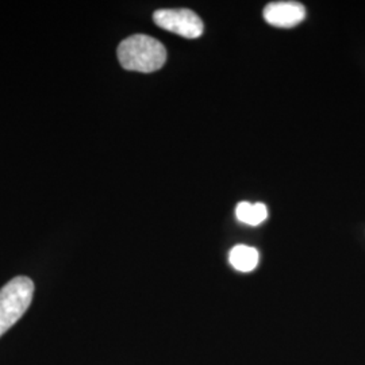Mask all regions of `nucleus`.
Here are the masks:
<instances>
[{
  "mask_svg": "<svg viewBox=\"0 0 365 365\" xmlns=\"http://www.w3.org/2000/svg\"><path fill=\"white\" fill-rule=\"evenodd\" d=\"M229 261L237 271L250 272L257 267L260 261V253L257 249L248 245H235V248L230 250Z\"/></svg>",
  "mask_w": 365,
  "mask_h": 365,
  "instance_id": "nucleus-5",
  "label": "nucleus"
},
{
  "mask_svg": "<svg viewBox=\"0 0 365 365\" xmlns=\"http://www.w3.org/2000/svg\"><path fill=\"white\" fill-rule=\"evenodd\" d=\"M235 217L238 221L247 223L250 226H257L267 220L268 210L262 203H249V202H241L235 207Z\"/></svg>",
  "mask_w": 365,
  "mask_h": 365,
  "instance_id": "nucleus-6",
  "label": "nucleus"
},
{
  "mask_svg": "<svg viewBox=\"0 0 365 365\" xmlns=\"http://www.w3.org/2000/svg\"><path fill=\"white\" fill-rule=\"evenodd\" d=\"M157 26L184 38H197L203 34V22L188 9H163L153 14Z\"/></svg>",
  "mask_w": 365,
  "mask_h": 365,
  "instance_id": "nucleus-3",
  "label": "nucleus"
},
{
  "mask_svg": "<svg viewBox=\"0 0 365 365\" xmlns=\"http://www.w3.org/2000/svg\"><path fill=\"white\" fill-rule=\"evenodd\" d=\"M34 295V283L27 276H16L0 289V337L25 315Z\"/></svg>",
  "mask_w": 365,
  "mask_h": 365,
  "instance_id": "nucleus-2",
  "label": "nucleus"
},
{
  "mask_svg": "<svg viewBox=\"0 0 365 365\" xmlns=\"http://www.w3.org/2000/svg\"><path fill=\"white\" fill-rule=\"evenodd\" d=\"M118 60L128 71L150 73L163 68L167 61V49L158 39L135 34L123 39L118 46Z\"/></svg>",
  "mask_w": 365,
  "mask_h": 365,
  "instance_id": "nucleus-1",
  "label": "nucleus"
},
{
  "mask_svg": "<svg viewBox=\"0 0 365 365\" xmlns=\"http://www.w3.org/2000/svg\"><path fill=\"white\" fill-rule=\"evenodd\" d=\"M306 18V9L298 1H274L265 6L264 19L274 27H294Z\"/></svg>",
  "mask_w": 365,
  "mask_h": 365,
  "instance_id": "nucleus-4",
  "label": "nucleus"
}]
</instances>
